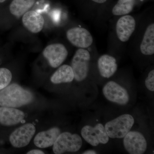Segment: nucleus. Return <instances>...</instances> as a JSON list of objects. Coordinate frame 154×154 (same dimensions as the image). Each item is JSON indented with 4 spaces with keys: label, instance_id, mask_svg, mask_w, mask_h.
Instances as JSON below:
<instances>
[{
    "label": "nucleus",
    "instance_id": "obj_23",
    "mask_svg": "<svg viewBox=\"0 0 154 154\" xmlns=\"http://www.w3.org/2000/svg\"><path fill=\"white\" fill-rule=\"evenodd\" d=\"M84 154H96L97 152L93 150H89L86 151L83 153Z\"/></svg>",
    "mask_w": 154,
    "mask_h": 154
},
{
    "label": "nucleus",
    "instance_id": "obj_10",
    "mask_svg": "<svg viewBox=\"0 0 154 154\" xmlns=\"http://www.w3.org/2000/svg\"><path fill=\"white\" fill-rule=\"evenodd\" d=\"M66 37L72 45L80 48H88L93 42V38L90 32L81 27L69 29L66 32Z\"/></svg>",
    "mask_w": 154,
    "mask_h": 154
},
{
    "label": "nucleus",
    "instance_id": "obj_12",
    "mask_svg": "<svg viewBox=\"0 0 154 154\" xmlns=\"http://www.w3.org/2000/svg\"><path fill=\"white\" fill-rule=\"evenodd\" d=\"M25 114L14 107H0V123L5 126H13L24 120Z\"/></svg>",
    "mask_w": 154,
    "mask_h": 154
},
{
    "label": "nucleus",
    "instance_id": "obj_20",
    "mask_svg": "<svg viewBox=\"0 0 154 154\" xmlns=\"http://www.w3.org/2000/svg\"><path fill=\"white\" fill-rule=\"evenodd\" d=\"M12 79V73L8 69L0 68V91L8 85Z\"/></svg>",
    "mask_w": 154,
    "mask_h": 154
},
{
    "label": "nucleus",
    "instance_id": "obj_17",
    "mask_svg": "<svg viewBox=\"0 0 154 154\" xmlns=\"http://www.w3.org/2000/svg\"><path fill=\"white\" fill-rule=\"evenodd\" d=\"M141 52L144 55L154 54V24L149 25L146 29L140 45Z\"/></svg>",
    "mask_w": 154,
    "mask_h": 154
},
{
    "label": "nucleus",
    "instance_id": "obj_19",
    "mask_svg": "<svg viewBox=\"0 0 154 154\" xmlns=\"http://www.w3.org/2000/svg\"><path fill=\"white\" fill-rule=\"evenodd\" d=\"M135 0H118L112 9V14L115 16H123L129 14L132 11Z\"/></svg>",
    "mask_w": 154,
    "mask_h": 154
},
{
    "label": "nucleus",
    "instance_id": "obj_16",
    "mask_svg": "<svg viewBox=\"0 0 154 154\" xmlns=\"http://www.w3.org/2000/svg\"><path fill=\"white\" fill-rule=\"evenodd\" d=\"M74 79V75L71 66L63 65L60 67L51 78V82L54 84L69 83Z\"/></svg>",
    "mask_w": 154,
    "mask_h": 154
},
{
    "label": "nucleus",
    "instance_id": "obj_2",
    "mask_svg": "<svg viewBox=\"0 0 154 154\" xmlns=\"http://www.w3.org/2000/svg\"><path fill=\"white\" fill-rule=\"evenodd\" d=\"M134 123L130 114H123L107 122L105 128L108 137L111 138H122L126 135Z\"/></svg>",
    "mask_w": 154,
    "mask_h": 154
},
{
    "label": "nucleus",
    "instance_id": "obj_4",
    "mask_svg": "<svg viewBox=\"0 0 154 154\" xmlns=\"http://www.w3.org/2000/svg\"><path fill=\"white\" fill-rule=\"evenodd\" d=\"M91 54L87 50L80 48L76 51L72 59L71 67L77 82H81L88 77Z\"/></svg>",
    "mask_w": 154,
    "mask_h": 154
},
{
    "label": "nucleus",
    "instance_id": "obj_1",
    "mask_svg": "<svg viewBox=\"0 0 154 154\" xmlns=\"http://www.w3.org/2000/svg\"><path fill=\"white\" fill-rule=\"evenodd\" d=\"M33 99V94L17 84H12L0 91L1 107H19L30 104Z\"/></svg>",
    "mask_w": 154,
    "mask_h": 154
},
{
    "label": "nucleus",
    "instance_id": "obj_25",
    "mask_svg": "<svg viewBox=\"0 0 154 154\" xmlns=\"http://www.w3.org/2000/svg\"><path fill=\"white\" fill-rule=\"evenodd\" d=\"M6 0H0V3H3Z\"/></svg>",
    "mask_w": 154,
    "mask_h": 154
},
{
    "label": "nucleus",
    "instance_id": "obj_9",
    "mask_svg": "<svg viewBox=\"0 0 154 154\" xmlns=\"http://www.w3.org/2000/svg\"><path fill=\"white\" fill-rule=\"evenodd\" d=\"M43 55L50 65L56 68L60 66L67 57L68 52L66 48L60 43L50 45L43 50Z\"/></svg>",
    "mask_w": 154,
    "mask_h": 154
},
{
    "label": "nucleus",
    "instance_id": "obj_7",
    "mask_svg": "<svg viewBox=\"0 0 154 154\" xmlns=\"http://www.w3.org/2000/svg\"><path fill=\"white\" fill-rule=\"evenodd\" d=\"M103 93L108 101L119 105H126L129 101V94L126 89L113 81L105 85Z\"/></svg>",
    "mask_w": 154,
    "mask_h": 154
},
{
    "label": "nucleus",
    "instance_id": "obj_13",
    "mask_svg": "<svg viewBox=\"0 0 154 154\" xmlns=\"http://www.w3.org/2000/svg\"><path fill=\"white\" fill-rule=\"evenodd\" d=\"M60 134V130L58 128H52L45 131L38 133L34 138L33 143L39 148L49 147L53 146Z\"/></svg>",
    "mask_w": 154,
    "mask_h": 154
},
{
    "label": "nucleus",
    "instance_id": "obj_11",
    "mask_svg": "<svg viewBox=\"0 0 154 154\" xmlns=\"http://www.w3.org/2000/svg\"><path fill=\"white\" fill-rule=\"evenodd\" d=\"M135 27V20L132 16L125 15L119 18L116 25L119 39L122 42L127 41L134 32Z\"/></svg>",
    "mask_w": 154,
    "mask_h": 154
},
{
    "label": "nucleus",
    "instance_id": "obj_6",
    "mask_svg": "<svg viewBox=\"0 0 154 154\" xmlns=\"http://www.w3.org/2000/svg\"><path fill=\"white\" fill-rule=\"evenodd\" d=\"M36 127L32 123L24 125L14 131L10 137L11 145L17 148L29 144L36 132Z\"/></svg>",
    "mask_w": 154,
    "mask_h": 154
},
{
    "label": "nucleus",
    "instance_id": "obj_18",
    "mask_svg": "<svg viewBox=\"0 0 154 154\" xmlns=\"http://www.w3.org/2000/svg\"><path fill=\"white\" fill-rule=\"evenodd\" d=\"M36 1V0H13L10 5V12L15 17H22L33 7Z\"/></svg>",
    "mask_w": 154,
    "mask_h": 154
},
{
    "label": "nucleus",
    "instance_id": "obj_14",
    "mask_svg": "<svg viewBox=\"0 0 154 154\" xmlns=\"http://www.w3.org/2000/svg\"><path fill=\"white\" fill-rule=\"evenodd\" d=\"M22 21L24 27L32 33H39L44 27V18L35 11H28L25 13Z\"/></svg>",
    "mask_w": 154,
    "mask_h": 154
},
{
    "label": "nucleus",
    "instance_id": "obj_5",
    "mask_svg": "<svg viewBox=\"0 0 154 154\" xmlns=\"http://www.w3.org/2000/svg\"><path fill=\"white\" fill-rule=\"evenodd\" d=\"M81 134L86 142L94 146L99 145L100 143L105 144L109 140L105 127L101 123L96 124L94 127L85 125L82 128Z\"/></svg>",
    "mask_w": 154,
    "mask_h": 154
},
{
    "label": "nucleus",
    "instance_id": "obj_15",
    "mask_svg": "<svg viewBox=\"0 0 154 154\" xmlns=\"http://www.w3.org/2000/svg\"><path fill=\"white\" fill-rule=\"evenodd\" d=\"M98 67L102 77L110 78L115 74L117 69L116 60L112 56L104 54L98 60Z\"/></svg>",
    "mask_w": 154,
    "mask_h": 154
},
{
    "label": "nucleus",
    "instance_id": "obj_3",
    "mask_svg": "<svg viewBox=\"0 0 154 154\" xmlns=\"http://www.w3.org/2000/svg\"><path fill=\"white\" fill-rule=\"evenodd\" d=\"M82 146V138L77 134L69 132L60 133L53 147V151L56 154L66 152H75L79 150Z\"/></svg>",
    "mask_w": 154,
    "mask_h": 154
},
{
    "label": "nucleus",
    "instance_id": "obj_22",
    "mask_svg": "<svg viewBox=\"0 0 154 154\" xmlns=\"http://www.w3.org/2000/svg\"><path fill=\"white\" fill-rule=\"evenodd\" d=\"M28 154H44L45 153L39 149H33L28 152Z\"/></svg>",
    "mask_w": 154,
    "mask_h": 154
},
{
    "label": "nucleus",
    "instance_id": "obj_21",
    "mask_svg": "<svg viewBox=\"0 0 154 154\" xmlns=\"http://www.w3.org/2000/svg\"><path fill=\"white\" fill-rule=\"evenodd\" d=\"M145 85L149 91H154V70H152L149 72L145 80Z\"/></svg>",
    "mask_w": 154,
    "mask_h": 154
},
{
    "label": "nucleus",
    "instance_id": "obj_24",
    "mask_svg": "<svg viewBox=\"0 0 154 154\" xmlns=\"http://www.w3.org/2000/svg\"><path fill=\"white\" fill-rule=\"evenodd\" d=\"M93 2H95L99 3V4H102L105 2L107 1V0H92Z\"/></svg>",
    "mask_w": 154,
    "mask_h": 154
},
{
    "label": "nucleus",
    "instance_id": "obj_8",
    "mask_svg": "<svg viewBox=\"0 0 154 154\" xmlns=\"http://www.w3.org/2000/svg\"><path fill=\"white\" fill-rule=\"evenodd\" d=\"M123 144L130 154H142L146 150L147 142L143 135L137 131H129L124 137Z\"/></svg>",
    "mask_w": 154,
    "mask_h": 154
}]
</instances>
